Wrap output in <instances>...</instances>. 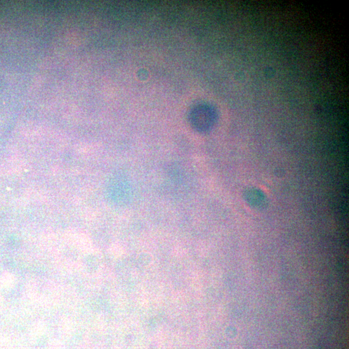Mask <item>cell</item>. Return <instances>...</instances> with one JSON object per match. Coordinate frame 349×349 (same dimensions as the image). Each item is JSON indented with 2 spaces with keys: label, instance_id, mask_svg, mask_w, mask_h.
<instances>
[{
  "label": "cell",
  "instance_id": "obj_1",
  "mask_svg": "<svg viewBox=\"0 0 349 349\" xmlns=\"http://www.w3.org/2000/svg\"><path fill=\"white\" fill-rule=\"evenodd\" d=\"M245 196L248 203L254 207L264 208V205H266L265 197L260 190L249 189L245 194Z\"/></svg>",
  "mask_w": 349,
  "mask_h": 349
}]
</instances>
